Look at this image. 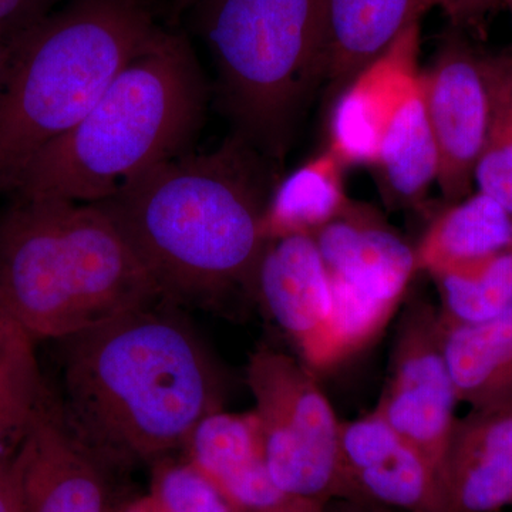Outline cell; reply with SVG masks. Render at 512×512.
Masks as SVG:
<instances>
[{
	"label": "cell",
	"instance_id": "7c38bea8",
	"mask_svg": "<svg viewBox=\"0 0 512 512\" xmlns=\"http://www.w3.org/2000/svg\"><path fill=\"white\" fill-rule=\"evenodd\" d=\"M342 500L396 512H443L433 464L376 410L340 423Z\"/></svg>",
	"mask_w": 512,
	"mask_h": 512
},
{
	"label": "cell",
	"instance_id": "ac0fdd59",
	"mask_svg": "<svg viewBox=\"0 0 512 512\" xmlns=\"http://www.w3.org/2000/svg\"><path fill=\"white\" fill-rule=\"evenodd\" d=\"M458 402L470 410L512 409V308L478 325L439 320Z\"/></svg>",
	"mask_w": 512,
	"mask_h": 512
},
{
	"label": "cell",
	"instance_id": "6da1fadb",
	"mask_svg": "<svg viewBox=\"0 0 512 512\" xmlns=\"http://www.w3.org/2000/svg\"><path fill=\"white\" fill-rule=\"evenodd\" d=\"M163 301L59 340L64 420L111 468L185 447L197 424L221 410L211 356Z\"/></svg>",
	"mask_w": 512,
	"mask_h": 512
},
{
	"label": "cell",
	"instance_id": "30bf717a",
	"mask_svg": "<svg viewBox=\"0 0 512 512\" xmlns=\"http://www.w3.org/2000/svg\"><path fill=\"white\" fill-rule=\"evenodd\" d=\"M421 94L439 154L437 185L446 204L474 192V173L491 117L485 53L451 29L421 69Z\"/></svg>",
	"mask_w": 512,
	"mask_h": 512
},
{
	"label": "cell",
	"instance_id": "836d02e7",
	"mask_svg": "<svg viewBox=\"0 0 512 512\" xmlns=\"http://www.w3.org/2000/svg\"><path fill=\"white\" fill-rule=\"evenodd\" d=\"M3 52H5V46L0 42V63H2Z\"/></svg>",
	"mask_w": 512,
	"mask_h": 512
},
{
	"label": "cell",
	"instance_id": "f546056e",
	"mask_svg": "<svg viewBox=\"0 0 512 512\" xmlns=\"http://www.w3.org/2000/svg\"><path fill=\"white\" fill-rule=\"evenodd\" d=\"M323 512H396L386 510V508L376 507V505H369L363 503H356V501L349 500H330L325 504V511Z\"/></svg>",
	"mask_w": 512,
	"mask_h": 512
},
{
	"label": "cell",
	"instance_id": "8fae6325",
	"mask_svg": "<svg viewBox=\"0 0 512 512\" xmlns=\"http://www.w3.org/2000/svg\"><path fill=\"white\" fill-rule=\"evenodd\" d=\"M20 512H113L110 471L70 429L59 404L42 400L13 451Z\"/></svg>",
	"mask_w": 512,
	"mask_h": 512
},
{
	"label": "cell",
	"instance_id": "5bb4252c",
	"mask_svg": "<svg viewBox=\"0 0 512 512\" xmlns=\"http://www.w3.org/2000/svg\"><path fill=\"white\" fill-rule=\"evenodd\" d=\"M252 291L298 346L302 362L312 370H322L332 316V286L315 239L292 235L266 241Z\"/></svg>",
	"mask_w": 512,
	"mask_h": 512
},
{
	"label": "cell",
	"instance_id": "d590c367",
	"mask_svg": "<svg viewBox=\"0 0 512 512\" xmlns=\"http://www.w3.org/2000/svg\"><path fill=\"white\" fill-rule=\"evenodd\" d=\"M511 82H512V53H511Z\"/></svg>",
	"mask_w": 512,
	"mask_h": 512
},
{
	"label": "cell",
	"instance_id": "d6a6232c",
	"mask_svg": "<svg viewBox=\"0 0 512 512\" xmlns=\"http://www.w3.org/2000/svg\"><path fill=\"white\" fill-rule=\"evenodd\" d=\"M178 6L194 5V3H200L201 0H173Z\"/></svg>",
	"mask_w": 512,
	"mask_h": 512
},
{
	"label": "cell",
	"instance_id": "ffe728a7",
	"mask_svg": "<svg viewBox=\"0 0 512 512\" xmlns=\"http://www.w3.org/2000/svg\"><path fill=\"white\" fill-rule=\"evenodd\" d=\"M346 168L326 147L279 181L262 218L265 241L292 235L313 237L348 210L352 200L346 192Z\"/></svg>",
	"mask_w": 512,
	"mask_h": 512
},
{
	"label": "cell",
	"instance_id": "cb8c5ba5",
	"mask_svg": "<svg viewBox=\"0 0 512 512\" xmlns=\"http://www.w3.org/2000/svg\"><path fill=\"white\" fill-rule=\"evenodd\" d=\"M153 512H235L221 491L191 463H164L154 471Z\"/></svg>",
	"mask_w": 512,
	"mask_h": 512
},
{
	"label": "cell",
	"instance_id": "d4e9b609",
	"mask_svg": "<svg viewBox=\"0 0 512 512\" xmlns=\"http://www.w3.org/2000/svg\"><path fill=\"white\" fill-rule=\"evenodd\" d=\"M43 399V384L0 399V458L9 456L19 446Z\"/></svg>",
	"mask_w": 512,
	"mask_h": 512
},
{
	"label": "cell",
	"instance_id": "2e32d148",
	"mask_svg": "<svg viewBox=\"0 0 512 512\" xmlns=\"http://www.w3.org/2000/svg\"><path fill=\"white\" fill-rule=\"evenodd\" d=\"M512 507V409L470 410L456 420L443 470V512Z\"/></svg>",
	"mask_w": 512,
	"mask_h": 512
},
{
	"label": "cell",
	"instance_id": "44dd1931",
	"mask_svg": "<svg viewBox=\"0 0 512 512\" xmlns=\"http://www.w3.org/2000/svg\"><path fill=\"white\" fill-rule=\"evenodd\" d=\"M384 202L393 208H412L437 183L439 154L427 119L421 84L384 130L375 167Z\"/></svg>",
	"mask_w": 512,
	"mask_h": 512
},
{
	"label": "cell",
	"instance_id": "277c9868",
	"mask_svg": "<svg viewBox=\"0 0 512 512\" xmlns=\"http://www.w3.org/2000/svg\"><path fill=\"white\" fill-rule=\"evenodd\" d=\"M0 298L33 342L164 299L100 204L22 198L0 218Z\"/></svg>",
	"mask_w": 512,
	"mask_h": 512
},
{
	"label": "cell",
	"instance_id": "484cf974",
	"mask_svg": "<svg viewBox=\"0 0 512 512\" xmlns=\"http://www.w3.org/2000/svg\"><path fill=\"white\" fill-rule=\"evenodd\" d=\"M427 12L440 10L451 29L468 36L483 37L491 20L507 9V0H423Z\"/></svg>",
	"mask_w": 512,
	"mask_h": 512
},
{
	"label": "cell",
	"instance_id": "603a6c76",
	"mask_svg": "<svg viewBox=\"0 0 512 512\" xmlns=\"http://www.w3.org/2000/svg\"><path fill=\"white\" fill-rule=\"evenodd\" d=\"M485 70L491 93V117L478 157L474 185L503 205L512 217V82L511 53L488 55Z\"/></svg>",
	"mask_w": 512,
	"mask_h": 512
},
{
	"label": "cell",
	"instance_id": "d6986e66",
	"mask_svg": "<svg viewBox=\"0 0 512 512\" xmlns=\"http://www.w3.org/2000/svg\"><path fill=\"white\" fill-rule=\"evenodd\" d=\"M512 247V217L484 192L448 204L416 245L417 269L430 276Z\"/></svg>",
	"mask_w": 512,
	"mask_h": 512
},
{
	"label": "cell",
	"instance_id": "4316f807",
	"mask_svg": "<svg viewBox=\"0 0 512 512\" xmlns=\"http://www.w3.org/2000/svg\"><path fill=\"white\" fill-rule=\"evenodd\" d=\"M56 0H0V42L13 39L52 12Z\"/></svg>",
	"mask_w": 512,
	"mask_h": 512
},
{
	"label": "cell",
	"instance_id": "4dcf8cb0",
	"mask_svg": "<svg viewBox=\"0 0 512 512\" xmlns=\"http://www.w3.org/2000/svg\"><path fill=\"white\" fill-rule=\"evenodd\" d=\"M120 512H153L151 511L150 503H148V498L144 497L141 500L134 501L130 505H127L126 508H123Z\"/></svg>",
	"mask_w": 512,
	"mask_h": 512
},
{
	"label": "cell",
	"instance_id": "4fadbf2b",
	"mask_svg": "<svg viewBox=\"0 0 512 512\" xmlns=\"http://www.w3.org/2000/svg\"><path fill=\"white\" fill-rule=\"evenodd\" d=\"M420 37L414 23L333 99L328 148L346 167H375L384 130L419 87Z\"/></svg>",
	"mask_w": 512,
	"mask_h": 512
},
{
	"label": "cell",
	"instance_id": "ba28073f",
	"mask_svg": "<svg viewBox=\"0 0 512 512\" xmlns=\"http://www.w3.org/2000/svg\"><path fill=\"white\" fill-rule=\"evenodd\" d=\"M247 376L276 487L298 500H342V421L311 367L286 353L262 348L251 356Z\"/></svg>",
	"mask_w": 512,
	"mask_h": 512
},
{
	"label": "cell",
	"instance_id": "f1b7e54d",
	"mask_svg": "<svg viewBox=\"0 0 512 512\" xmlns=\"http://www.w3.org/2000/svg\"><path fill=\"white\" fill-rule=\"evenodd\" d=\"M0 512H20L13 453L0 458Z\"/></svg>",
	"mask_w": 512,
	"mask_h": 512
},
{
	"label": "cell",
	"instance_id": "9a60e30c",
	"mask_svg": "<svg viewBox=\"0 0 512 512\" xmlns=\"http://www.w3.org/2000/svg\"><path fill=\"white\" fill-rule=\"evenodd\" d=\"M185 448L188 463L221 491L235 512H291L305 503L282 493L272 481L255 410L208 414Z\"/></svg>",
	"mask_w": 512,
	"mask_h": 512
},
{
	"label": "cell",
	"instance_id": "e0dca14e",
	"mask_svg": "<svg viewBox=\"0 0 512 512\" xmlns=\"http://www.w3.org/2000/svg\"><path fill=\"white\" fill-rule=\"evenodd\" d=\"M426 13L423 0H326L328 96L335 97Z\"/></svg>",
	"mask_w": 512,
	"mask_h": 512
},
{
	"label": "cell",
	"instance_id": "5b68a950",
	"mask_svg": "<svg viewBox=\"0 0 512 512\" xmlns=\"http://www.w3.org/2000/svg\"><path fill=\"white\" fill-rule=\"evenodd\" d=\"M160 28L143 0H70L5 46L0 190L69 133Z\"/></svg>",
	"mask_w": 512,
	"mask_h": 512
},
{
	"label": "cell",
	"instance_id": "3957f363",
	"mask_svg": "<svg viewBox=\"0 0 512 512\" xmlns=\"http://www.w3.org/2000/svg\"><path fill=\"white\" fill-rule=\"evenodd\" d=\"M207 101V82L187 37L161 29L84 119L33 157L13 192L22 200H110L188 153Z\"/></svg>",
	"mask_w": 512,
	"mask_h": 512
},
{
	"label": "cell",
	"instance_id": "7402d4cb",
	"mask_svg": "<svg viewBox=\"0 0 512 512\" xmlns=\"http://www.w3.org/2000/svg\"><path fill=\"white\" fill-rule=\"evenodd\" d=\"M439 292V320L478 325L512 308V247L431 276Z\"/></svg>",
	"mask_w": 512,
	"mask_h": 512
},
{
	"label": "cell",
	"instance_id": "7a4b0ae2",
	"mask_svg": "<svg viewBox=\"0 0 512 512\" xmlns=\"http://www.w3.org/2000/svg\"><path fill=\"white\" fill-rule=\"evenodd\" d=\"M268 164L234 134L215 150L158 165L99 204L164 299L214 302L252 289L275 187Z\"/></svg>",
	"mask_w": 512,
	"mask_h": 512
},
{
	"label": "cell",
	"instance_id": "52a82bcc",
	"mask_svg": "<svg viewBox=\"0 0 512 512\" xmlns=\"http://www.w3.org/2000/svg\"><path fill=\"white\" fill-rule=\"evenodd\" d=\"M313 239L332 286L322 366L330 369L376 340L419 269L416 248L365 202H350Z\"/></svg>",
	"mask_w": 512,
	"mask_h": 512
},
{
	"label": "cell",
	"instance_id": "e575fe53",
	"mask_svg": "<svg viewBox=\"0 0 512 512\" xmlns=\"http://www.w3.org/2000/svg\"><path fill=\"white\" fill-rule=\"evenodd\" d=\"M507 9L510 10L512 18V0H507Z\"/></svg>",
	"mask_w": 512,
	"mask_h": 512
},
{
	"label": "cell",
	"instance_id": "9c48e42d",
	"mask_svg": "<svg viewBox=\"0 0 512 512\" xmlns=\"http://www.w3.org/2000/svg\"><path fill=\"white\" fill-rule=\"evenodd\" d=\"M458 403L441 345L437 308L423 296H413L400 315L386 384L375 410L419 448L436 468L441 484Z\"/></svg>",
	"mask_w": 512,
	"mask_h": 512
},
{
	"label": "cell",
	"instance_id": "1f68e13d",
	"mask_svg": "<svg viewBox=\"0 0 512 512\" xmlns=\"http://www.w3.org/2000/svg\"><path fill=\"white\" fill-rule=\"evenodd\" d=\"M325 511V504L315 503V501H305L299 505L298 508L291 512H323Z\"/></svg>",
	"mask_w": 512,
	"mask_h": 512
},
{
	"label": "cell",
	"instance_id": "8992f818",
	"mask_svg": "<svg viewBox=\"0 0 512 512\" xmlns=\"http://www.w3.org/2000/svg\"><path fill=\"white\" fill-rule=\"evenodd\" d=\"M201 32L235 136L281 163L326 82V0H201Z\"/></svg>",
	"mask_w": 512,
	"mask_h": 512
},
{
	"label": "cell",
	"instance_id": "83f0119b",
	"mask_svg": "<svg viewBox=\"0 0 512 512\" xmlns=\"http://www.w3.org/2000/svg\"><path fill=\"white\" fill-rule=\"evenodd\" d=\"M33 346V340L0 298V362Z\"/></svg>",
	"mask_w": 512,
	"mask_h": 512
}]
</instances>
